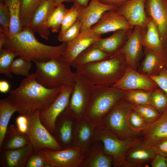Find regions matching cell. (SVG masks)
I'll list each match as a JSON object with an SVG mask.
<instances>
[{
    "instance_id": "6da1fadb",
    "label": "cell",
    "mask_w": 167,
    "mask_h": 167,
    "mask_svg": "<svg viewBox=\"0 0 167 167\" xmlns=\"http://www.w3.org/2000/svg\"><path fill=\"white\" fill-rule=\"evenodd\" d=\"M61 88H47L38 83L35 73L23 79L19 86L11 91L7 97L19 115H25L48 108L61 92Z\"/></svg>"
},
{
    "instance_id": "7a4b0ae2",
    "label": "cell",
    "mask_w": 167,
    "mask_h": 167,
    "mask_svg": "<svg viewBox=\"0 0 167 167\" xmlns=\"http://www.w3.org/2000/svg\"><path fill=\"white\" fill-rule=\"evenodd\" d=\"M35 33L28 27L23 28L20 32L13 36L6 37L3 48L12 51L19 57L26 58L33 61H45L62 55L66 43L62 42L57 46L47 45L38 41Z\"/></svg>"
},
{
    "instance_id": "3957f363",
    "label": "cell",
    "mask_w": 167,
    "mask_h": 167,
    "mask_svg": "<svg viewBox=\"0 0 167 167\" xmlns=\"http://www.w3.org/2000/svg\"><path fill=\"white\" fill-rule=\"evenodd\" d=\"M128 66L123 55L118 53L109 58L76 69L94 85L113 86L123 76Z\"/></svg>"
},
{
    "instance_id": "277c9868",
    "label": "cell",
    "mask_w": 167,
    "mask_h": 167,
    "mask_svg": "<svg viewBox=\"0 0 167 167\" xmlns=\"http://www.w3.org/2000/svg\"><path fill=\"white\" fill-rule=\"evenodd\" d=\"M36 67L35 73L37 82L49 89L73 86L75 74L71 65L62 56L45 61H34Z\"/></svg>"
},
{
    "instance_id": "5b68a950",
    "label": "cell",
    "mask_w": 167,
    "mask_h": 167,
    "mask_svg": "<svg viewBox=\"0 0 167 167\" xmlns=\"http://www.w3.org/2000/svg\"><path fill=\"white\" fill-rule=\"evenodd\" d=\"M94 141L102 143L105 152L111 158L114 167H130L126 160V155L131 148L141 143L139 136L121 139L113 132L101 126L94 129Z\"/></svg>"
},
{
    "instance_id": "8992f818",
    "label": "cell",
    "mask_w": 167,
    "mask_h": 167,
    "mask_svg": "<svg viewBox=\"0 0 167 167\" xmlns=\"http://www.w3.org/2000/svg\"><path fill=\"white\" fill-rule=\"evenodd\" d=\"M126 91L113 86L95 85L93 93L85 118L95 129L102 124L105 117Z\"/></svg>"
},
{
    "instance_id": "52a82bcc",
    "label": "cell",
    "mask_w": 167,
    "mask_h": 167,
    "mask_svg": "<svg viewBox=\"0 0 167 167\" xmlns=\"http://www.w3.org/2000/svg\"><path fill=\"white\" fill-rule=\"evenodd\" d=\"M75 82L69 104L63 111L75 120L85 118L91 103L95 85L76 70Z\"/></svg>"
},
{
    "instance_id": "ba28073f",
    "label": "cell",
    "mask_w": 167,
    "mask_h": 167,
    "mask_svg": "<svg viewBox=\"0 0 167 167\" xmlns=\"http://www.w3.org/2000/svg\"><path fill=\"white\" fill-rule=\"evenodd\" d=\"M134 105L122 97L110 109L99 126L109 130L121 139L139 136V134L131 131L126 123L127 114Z\"/></svg>"
},
{
    "instance_id": "9c48e42d",
    "label": "cell",
    "mask_w": 167,
    "mask_h": 167,
    "mask_svg": "<svg viewBox=\"0 0 167 167\" xmlns=\"http://www.w3.org/2000/svg\"><path fill=\"white\" fill-rule=\"evenodd\" d=\"M36 110L25 115L28 119V129L26 134L34 151L46 148L53 150L63 149L61 145L41 122L39 113Z\"/></svg>"
},
{
    "instance_id": "30bf717a",
    "label": "cell",
    "mask_w": 167,
    "mask_h": 167,
    "mask_svg": "<svg viewBox=\"0 0 167 167\" xmlns=\"http://www.w3.org/2000/svg\"><path fill=\"white\" fill-rule=\"evenodd\" d=\"M86 150L71 147L60 150L43 148L39 154L49 167H79Z\"/></svg>"
},
{
    "instance_id": "8fae6325",
    "label": "cell",
    "mask_w": 167,
    "mask_h": 167,
    "mask_svg": "<svg viewBox=\"0 0 167 167\" xmlns=\"http://www.w3.org/2000/svg\"><path fill=\"white\" fill-rule=\"evenodd\" d=\"M73 87L61 88L59 95L49 106L46 109L40 110L41 121L52 134L55 132L57 118L68 105Z\"/></svg>"
},
{
    "instance_id": "7c38bea8",
    "label": "cell",
    "mask_w": 167,
    "mask_h": 167,
    "mask_svg": "<svg viewBox=\"0 0 167 167\" xmlns=\"http://www.w3.org/2000/svg\"><path fill=\"white\" fill-rule=\"evenodd\" d=\"M145 31L139 26H135L119 52L123 55L127 66L136 71L144 56L142 39Z\"/></svg>"
},
{
    "instance_id": "4fadbf2b",
    "label": "cell",
    "mask_w": 167,
    "mask_h": 167,
    "mask_svg": "<svg viewBox=\"0 0 167 167\" xmlns=\"http://www.w3.org/2000/svg\"><path fill=\"white\" fill-rule=\"evenodd\" d=\"M113 86L125 91L136 90L150 91L159 87L149 76L128 66L122 77Z\"/></svg>"
},
{
    "instance_id": "5bb4252c",
    "label": "cell",
    "mask_w": 167,
    "mask_h": 167,
    "mask_svg": "<svg viewBox=\"0 0 167 167\" xmlns=\"http://www.w3.org/2000/svg\"><path fill=\"white\" fill-rule=\"evenodd\" d=\"M145 9L147 16L156 24L164 45L167 39V0H145Z\"/></svg>"
},
{
    "instance_id": "9a60e30c",
    "label": "cell",
    "mask_w": 167,
    "mask_h": 167,
    "mask_svg": "<svg viewBox=\"0 0 167 167\" xmlns=\"http://www.w3.org/2000/svg\"><path fill=\"white\" fill-rule=\"evenodd\" d=\"M145 0H130L116 10L123 16L133 27L139 26L144 29L151 19L146 15L145 9Z\"/></svg>"
},
{
    "instance_id": "2e32d148",
    "label": "cell",
    "mask_w": 167,
    "mask_h": 167,
    "mask_svg": "<svg viewBox=\"0 0 167 167\" xmlns=\"http://www.w3.org/2000/svg\"><path fill=\"white\" fill-rule=\"evenodd\" d=\"M126 19L118 14L116 10L105 12L99 21L90 28L91 30L98 35L122 29L133 28Z\"/></svg>"
},
{
    "instance_id": "e0dca14e",
    "label": "cell",
    "mask_w": 167,
    "mask_h": 167,
    "mask_svg": "<svg viewBox=\"0 0 167 167\" xmlns=\"http://www.w3.org/2000/svg\"><path fill=\"white\" fill-rule=\"evenodd\" d=\"M101 38V35L95 33L90 29L81 32L75 38L67 43L66 49L62 56L71 65L78 55Z\"/></svg>"
},
{
    "instance_id": "ac0fdd59",
    "label": "cell",
    "mask_w": 167,
    "mask_h": 167,
    "mask_svg": "<svg viewBox=\"0 0 167 167\" xmlns=\"http://www.w3.org/2000/svg\"><path fill=\"white\" fill-rule=\"evenodd\" d=\"M139 137L143 144L150 147L167 139V108L156 121L140 133Z\"/></svg>"
},
{
    "instance_id": "d6986e66",
    "label": "cell",
    "mask_w": 167,
    "mask_h": 167,
    "mask_svg": "<svg viewBox=\"0 0 167 167\" xmlns=\"http://www.w3.org/2000/svg\"><path fill=\"white\" fill-rule=\"evenodd\" d=\"M117 9L113 6L104 4L98 0H91L87 7L83 8L78 18L81 25L80 32L89 30L105 12L116 10Z\"/></svg>"
},
{
    "instance_id": "ffe728a7",
    "label": "cell",
    "mask_w": 167,
    "mask_h": 167,
    "mask_svg": "<svg viewBox=\"0 0 167 167\" xmlns=\"http://www.w3.org/2000/svg\"><path fill=\"white\" fill-rule=\"evenodd\" d=\"M144 58L137 71L148 76L156 75L167 65V54L165 49L154 51L143 47Z\"/></svg>"
},
{
    "instance_id": "44dd1931",
    "label": "cell",
    "mask_w": 167,
    "mask_h": 167,
    "mask_svg": "<svg viewBox=\"0 0 167 167\" xmlns=\"http://www.w3.org/2000/svg\"><path fill=\"white\" fill-rule=\"evenodd\" d=\"M56 7L54 0H46L35 12L28 27L47 40L50 32L47 26V21Z\"/></svg>"
},
{
    "instance_id": "7402d4cb",
    "label": "cell",
    "mask_w": 167,
    "mask_h": 167,
    "mask_svg": "<svg viewBox=\"0 0 167 167\" xmlns=\"http://www.w3.org/2000/svg\"><path fill=\"white\" fill-rule=\"evenodd\" d=\"M111 158L105 152L102 143L93 141L85 150L79 167H111Z\"/></svg>"
},
{
    "instance_id": "603a6c76",
    "label": "cell",
    "mask_w": 167,
    "mask_h": 167,
    "mask_svg": "<svg viewBox=\"0 0 167 167\" xmlns=\"http://www.w3.org/2000/svg\"><path fill=\"white\" fill-rule=\"evenodd\" d=\"M94 129L85 118L75 120L71 147L87 150L93 141Z\"/></svg>"
},
{
    "instance_id": "cb8c5ba5",
    "label": "cell",
    "mask_w": 167,
    "mask_h": 167,
    "mask_svg": "<svg viewBox=\"0 0 167 167\" xmlns=\"http://www.w3.org/2000/svg\"><path fill=\"white\" fill-rule=\"evenodd\" d=\"M133 28L117 31L109 36L105 38H101L94 44L112 57L119 53Z\"/></svg>"
},
{
    "instance_id": "d4e9b609",
    "label": "cell",
    "mask_w": 167,
    "mask_h": 167,
    "mask_svg": "<svg viewBox=\"0 0 167 167\" xmlns=\"http://www.w3.org/2000/svg\"><path fill=\"white\" fill-rule=\"evenodd\" d=\"M59 122L55 123L57 137L55 138L63 149L71 147L74 124L75 119L63 111L58 117Z\"/></svg>"
},
{
    "instance_id": "484cf974",
    "label": "cell",
    "mask_w": 167,
    "mask_h": 167,
    "mask_svg": "<svg viewBox=\"0 0 167 167\" xmlns=\"http://www.w3.org/2000/svg\"><path fill=\"white\" fill-rule=\"evenodd\" d=\"M157 154L155 147L139 144L131 148L127 153L126 160L130 167H140L150 162Z\"/></svg>"
},
{
    "instance_id": "4316f807",
    "label": "cell",
    "mask_w": 167,
    "mask_h": 167,
    "mask_svg": "<svg viewBox=\"0 0 167 167\" xmlns=\"http://www.w3.org/2000/svg\"><path fill=\"white\" fill-rule=\"evenodd\" d=\"M111 57L94 43L78 55L72 63L71 66L76 69Z\"/></svg>"
},
{
    "instance_id": "83f0119b",
    "label": "cell",
    "mask_w": 167,
    "mask_h": 167,
    "mask_svg": "<svg viewBox=\"0 0 167 167\" xmlns=\"http://www.w3.org/2000/svg\"><path fill=\"white\" fill-rule=\"evenodd\" d=\"M5 151V158L7 167H24L33 153L34 149L29 142L21 148Z\"/></svg>"
},
{
    "instance_id": "f1b7e54d",
    "label": "cell",
    "mask_w": 167,
    "mask_h": 167,
    "mask_svg": "<svg viewBox=\"0 0 167 167\" xmlns=\"http://www.w3.org/2000/svg\"><path fill=\"white\" fill-rule=\"evenodd\" d=\"M29 143L26 134L19 132L17 128L11 125L7 129L2 148L4 151L21 148Z\"/></svg>"
},
{
    "instance_id": "f546056e",
    "label": "cell",
    "mask_w": 167,
    "mask_h": 167,
    "mask_svg": "<svg viewBox=\"0 0 167 167\" xmlns=\"http://www.w3.org/2000/svg\"><path fill=\"white\" fill-rule=\"evenodd\" d=\"M144 48L154 51L165 49V45L161 40L157 27L151 19L145 29L142 39Z\"/></svg>"
},
{
    "instance_id": "4dcf8cb0",
    "label": "cell",
    "mask_w": 167,
    "mask_h": 167,
    "mask_svg": "<svg viewBox=\"0 0 167 167\" xmlns=\"http://www.w3.org/2000/svg\"><path fill=\"white\" fill-rule=\"evenodd\" d=\"M16 112V108L11 103L8 98L0 100V148L7 132L8 125L12 115Z\"/></svg>"
},
{
    "instance_id": "1f68e13d",
    "label": "cell",
    "mask_w": 167,
    "mask_h": 167,
    "mask_svg": "<svg viewBox=\"0 0 167 167\" xmlns=\"http://www.w3.org/2000/svg\"><path fill=\"white\" fill-rule=\"evenodd\" d=\"M8 6L10 15V24L8 35L11 37L20 32L22 30L20 19V0H3Z\"/></svg>"
},
{
    "instance_id": "d6a6232c",
    "label": "cell",
    "mask_w": 167,
    "mask_h": 167,
    "mask_svg": "<svg viewBox=\"0 0 167 167\" xmlns=\"http://www.w3.org/2000/svg\"><path fill=\"white\" fill-rule=\"evenodd\" d=\"M46 0H20V19L22 28L28 27L34 13Z\"/></svg>"
},
{
    "instance_id": "836d02e7",
    "label": "cell",
    "mask_w": 167,
    "mask_h": 167,
    "mask_svg": "<svg viewBox=\"0 0 167 167\" xmlns=\"http://www.w3.org/2000/svg\"><path fill=\"white\" fill-rule=\"evenodd\" d=\"M68 9L62 3L56 6L49 16L47 26L53 33L58 32L61 29L62 21Z\"/></svg>"
},
{
    "instance_id": "e575fe53",
    "label": "cell",
    "mask_w": 167,
    "mask_h": 167,
    "mask_svg": "<svg viewBox=\"0 0 167 167\" xmlns=\"http://www.w3.org/2000/svg\"><path fill=\"white\" fill-rule=\"evenodd\" d=\"M151 91L139 90L126 91L123 97L134 105H151Z\"/></svg>"
},
{
    "instance_id": "d590c367",
    "label": "cell",
    "mask_w": 167,
    "mask_h": 167,
    "mask_svg": "<svg viewBox=\"0 0 167 167\" xmlns=\"http://www.w3.org/2000/svg\"><path fill=\"white\" fill-rule=\"evenodd\" d=\"M132 109L141 116L148 126L156 121L161 114L151 105H134Z\"/></svg>"
},
{
    "instance_id": "8d00e7d4",
    "label": "cell",
    "mask_w": 167,
    "mask_h": 167,
    "mask_svg": "<svg viewBox=\"0 0 167 167\" xmlns=\"http://www.w3.org/2000/svg\"><path fill=\"white\" fill-rule=\"evenodd\" d=\"M126 122L130 129L140 135L148 126L141 116L132 109L127 113Z\"/></svg>"
},
{
    "instance_id": "74e56055",
    "label": "cell",
    "mask_w": 167,
    "mask_h": 167,
    "mask_svg": "<svg viewBox=\"0 0 167 167\" xmlns=\"http://www.w3.org/2000/svg\"><path fill=\"white\" fill-rule=\"evenodd\" d=\"M17 56L15 53L10 49L4 48L0 49V73L9 79L13 78L10 68L13 61Z\"/></svg>"
},
{
    "instance_id": "f35d334b",
    "label": "cell",
    "mask_w": 167,
    "mask_h": 167,
    "mask_svg": "<svg viewBox=\"0 0 167 167\" xmlns=\"http://www.w3.org/2000/svg\"><path fill=\"white\" fill-rule=\"evenodd\" d=\"M32 60L23 57L14 59L10 68L11 72L15 75L27 77L30 74L32 66Z\"/></svg>"
},
{
    "instance_id": "ab89813d",
    "label": "cell",
    "mask_w": 167,
    "mask_h": 167,
    "mask_svg": "<svg viewBox=\"0 0 167 167\" xmlns=\"http://www.w3.org/2000/svg\"><path fill=\"white\" fill-rule=\"evenodd\" d=\"M83 7L79 5L74 3L70 8L68 9L64 18L59 35L63 34L75 22Z\"/></svg>"
},
{
    "instance_id": "60d3db41",
    "label": "cell",
    "mask_w": 167,
    "mask_h": 167,
    "mask_svg": "<svg viewBox=\"0 0 167 167\" xmlns=\"http://www.w3.org/2000/svg\"><path fill=\"white\" fill-rule=\"evenodd\" d=\"M151 105L161 114L167 108V93L159 87L152 90Z\"/></svg>"
},
{
    "instance_id": "b9f144b4",
    "label": "cell",
    "mask_w": 167,
    "mask_h": 167,
    "mask_svg": "<svg viewBox=\"0 0 167 167\" xmlns=\"http://www.w3.org/2000/svg\"><path fill=\"white\" fill-rule=\"evenodd\" d=\"M10 24V15L7 3L5 1L0 2V31L4 32L7 36Z\"/></svg>"
},
{
    "instance_id": "7bdbcfd3",
    "label": "cell",
    "mask_w": 167,
    "mask_h": 167,
    "mask_svg": "<svg viewBox=\"0 0 167 167\" xmlns=\"http://www.w3.org/2000/svg\"><path fill=\"white\" fill-rule=\"evenodd\" d=\"M81 29V23L78 18L73 25L63 34L58 35V39L61 42L66 43L69 42L75 38L79 35Z\"/></svg>"
},
{
    "instance_id": "ee69618b",
    "label": "cell",
    "mask_w": 167,
    "mask_h": 167,
    "mask_svg": "<svg viewBox=\"0 0 167 167\" xmlns=\"http://www.w3.org/2000/svg\"><path fill=\"white\" fill-rule=\"evenodd\" d=\"M158 87L167 93V65L156 75L149 76Z\"/></svg>"
},
{
    "instance_id": "f6af8a7d",
    "label": "cell",
    "mask_w": 167,
    "mask_h": 167,
    "mask_svg": "<svg viewBox=\"0 0 167 167\" xmlns=\"http://www.w3.org/2000/svg\"><path fill=\"white\" fill-rule=\"evenodd\" d=\"M27 167H49L44 159L37 152H34L28 159Z\"/></svg>"
},
{
    "instance_id": "bcb514c9",
    "label": "cell",
    "mask_w": 167,
    "mask_h": 167,
    "mask_svg": "<svg viewBox=\"0 0 167 167\" xmlns=\"http://www.w3.org/2000/svg\"><path fill=\"white\" fill-rule=\"evenodd\" d=\"M152 167H167L165 157L157 154L151 161Z\"/></svg>"
},
{
    "instance_id": "7dc6e473",
    "label": "cell",
    "mask_w": 167,
    "mask_h": 167,
    "mask_svg": "<svg viewBox=\"0 0 167 167\" xmlns=\"http://www.w3.org/2000/svg\"><path fill=\"white\" fill-rule=\"evenodd\" d=\"M154 147L157 154L165 157L167 156V139L159 143Z\"/></svg>"
},
{
    "instance_id": "c3c4849f",
    "label": "cell",
    "mask_w": 167,
    "mask_h": 167,
    "mask_svg": "<svg viewBox=\"0 0 167 167\" xmlns=\"http://www.w3.org/2000/svg\"><path fill=\"white\" fill-rule=\"evenodd\" d=\"M106 5L113 6L117 8L124 3L130 0H98Z\"/></svg>"
},
{
    "instance_id": "681fc988",
    "label": "cell",
    "mask_w": 167,
    "mask_h": 167,
    "mask_svg": "<svg viewBox=\"0 0 167 167\" xmlns=\"http://www.w3.org/2000/svg\"><path fill=\"white\" fill-rule=\"evenodd\" d=\"M10 86L9 83L4 80L0 81V91L2 93L7 92L9 90Z\"/></svg>"
},
{
    "instance_id": "f907efd6",
    "label": "cell",
    "mask_w": 167,
    "mask_h": 167,
    "mask_svg": "<svg viewBox=\"0 0 167 167\" xmlns=\"http://www.w3.org/2000/svg\"><path fill=\"white\" fill-rule=\"evenodd\" d=\"M91 0H74V3H76L84 7H87Z\"/></svg>"
},
{
    "instance_id": "816d5d0a",
    "label": "cell",
    "mask_w": 167,
    "mask_h": 167,
    "mask_svg": "<svg viewBox=\"0 0 167 167\" xmlns=\"http://www.w3.org/2000/svg\"><path fill=\"white\" fill-rule=\"evenodd\" d=\"M6 36L4 32L0 31V49L3 48Z\"/></svg>"
},
{
    "instance_id": "f5cc1de1",
    "label": "cell",
    "mask_w": 167,
    "mask_h": 167,
    "mask_svg": "<svg viewBox=\"0 0 167 167\" xmlns=\"http://www.w3.org/2000/svg\"><path fill=\"white\" fill-rule=\"evenodd\" d=\"M56 6L62 3L63 2H73V3L74 0H54Z\"/></svg>"
},
{
    "instance_id": "db71d44e",
    "label": "cell",
    "mask_w": 167,
    "mask_h": 167,
    "mask_svg": "<svg viewBox=\"0 0 167 167\" xmlns=\"http://www.w3.org/2000/svg\"><path fill=\"white\" fill-rule=\"evenodd\" d=\"M164 45H165V51L167 54V39L166 42L165 43Z\"/></svg>"
},
{
    "instance_id": "11a10c76",
    "label": "cell",
    "mask_w": 167,
    "mask_h": 167,
    "mask_svg": "<svg viewBox=\"0 0 167 167\" xmlns=\"http://www.w3.org/2000/svg\"><path fill=\"white\" fill-rule=\"evenodd\" d=\"M165 159H166V163L167 165V156H166L165 157Z\"/></svg>"
},
{
    "instance_id": "9f6ffc18",
    "label": "cell",
    "mask_w": 167,
    "mask_h": 167,
    "mask_svg": "<svg viewBox=\"0 0 167 167\" xmlns=\"http://www.w3.org/2000/svg\"><path fill=\"white\" fill-rule=\"evenodd\" d=\"M3 0H0V2H2V1H3Z\"/></svg>"
}]
</instances>
